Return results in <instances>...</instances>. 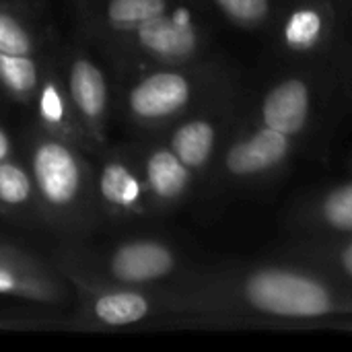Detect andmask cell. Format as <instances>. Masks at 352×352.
<instances>
[{
	"label": "cell",
	"mask_w": 352,
	"mask_h": 352,
	"mask_svg": "<svg viewBox=\"0 0 352 352\" xmlns=\"http://www.w3.org/2000/svg\"><path fill=\"white\" fill-rule=\"evenodd\" d=\"M29 107H33L35 126L91 153L87 136L82 132V126H80V122L74 113V107L70 103V97H68V89L64 82V74H62L60 47H54L50 39L45 45L37 89L33 93Z\"/></svg>",
	"instance_id": "9a60e30c"
},
{
	"label": "cell",
	"mask_w": 352,
	"mask_h": 352,
	"mask_svg": "<svg viewBox=\"0 0 352 352\" xmlns=\"http://www.w3.org/2000/svg\"><path fill=\"white\" fill-rule=\"evenodd\" d=\"M295 237H334L352 233V175L299 196L285 217Z\"/></svg>",
	"instance_id": "5bb4252c"
},
{
	"label": "cell",
	"mask_w": 352,
	"mask_h": 352,
	"mask_svg": "<svg viewBox=\"0 0 352 352\" xmlns=\"http://www.w3.org/2000/svg\"><path fill=\"white\" fill-rule=\"evenodd\" d=\"M237 31L266 35L289 0H196Z\"/></svg>",
	"instance_id": "ffe728a7"
},
{
	"label": "cell",
	"mask_w": 352,
	"mask_h": 352,
	"mask_svg": "<svg viewBox=\"0 0 352 352\" xmlns=\"http://www.w3.org/2000/svg\"><path fill=\"white\" fill-rule=\"evenodd\" d=\"M303 151L305 146L293 136L243 116L202 188L210 198H237L266 190L289 173Z\"/></svg>",
	"instance_id": "52a82bcc"
},
{
	"label": "cell",
	"mask_w": 352,
	"mask_h": 352,
	"mask_svg": "<svg viewBox=\"0 0 352 352\" xmlns=\"http://www.w3.org/2000/svg\"><path fill=\"white\" fill-rule=\"evenodd\" d=\"M6 328H12V326H10V324H6V322H2V320H0V330H6Z\"/></svg>",
	"instance_id": "d4e9b609"
},
{
	"label": "cell",
	"mask_w": 352,
	"mask_h": 352,
	"mask_svg": "<svg viewBox=\"0 0 352 352\" xmlns=\"http://www.w3.org/2000/svg\"><path fill=\"white\" fill-rule=\"evenodd\" d=\"M0 212L14 219L39 217L33 177L21 155L0 163Z\"/></svg>",
	"instance_id": "44dd1931"
},
{
	"label": "cell",
	"mask_w": 352,
	"mask_h": 352,
	"mask_svg": "<svg viewBox=\"0 0 352 352\" xmlns=\"http://www.w3.org/2000/svg\"><path fill=\"white\" fill-rule=\"evenodd\" d=\"M136 146L157 217L179 208L200 188L196 175L182 163V159L165 144L161 136L142 140Z\"/></svg>",
	"instance_id": "e0dca14e"
},
{
	"label": "cell",
	"mask_w": 352,
	"mask_h": 352,
	"mask_svg": "<svg viewBox=\"0 0 352 352\" xmlns=\"http://www.w3.org/2000/svg\"><path fill=\"white\" fill-rule=\"evenodd\" d=\"M344 99L351 95L338 58L278 64L258 87H250L243 116L307 146L334 122Z\"/></svg>",
	"instance_id": "7a4b0ae2"
},
{
	"label": "cell",
	"mask_w": 352,
	"mask_h": 352,
	"mask_svg": "<svg viewBox=\"0 0 352 352\" xmlns=\"http://www.w3.org/2000/svg\"><path fill=\"white\" fill-rule=\"evenodd\" d=\"M54 268L68 285L95 287L173 285L192 272L184 254L157 237H134L101 250L64 248L56 252Z\"/></svg>",
	"instance_id": "5b68a950"
},
{
	"label": "cell",
	"mask_w": 352,
	"mask_h": 352,
	"mask_svg": "<svg viewBox=\"0 0 352 352\" xmlns=\"http://www.w3.org/2000/svg\"><path fill=\"white\" fill-rule=\"evenodd\" d=\"M12 157H19V151H16V142L14 138L10 136V132L0 124V163L2 161H8Z\"/></svg>",
	"instance_id": "cb8c5ba5"
},
{
	"label": "cell",
	"mask_w": 352,
	"mask_h": 352,
	"mask_svg": "<svg viewBox=\"0 0 352 352\" xmlns=\"http://www.w3.org/2000/svg\"><path fill=\"white\" fill-rule=\"evenodd\" d=\"M62 74L70 103L82 126L91 153L109 146V122L113 113V91L103 66L80 45L60 47Z\"/></svg>",
	"instance_id": "7c38bea8"
},
{
	"label": "cell",
	"mask_w": 352,
	"mask_h": 352,
	"mask_svg": "<svg viewBox=\"0 0 352 352\" xmlns=\"http://www.w3.org/2000/svg\"><path fill=\"white\" fill-rule=\"evenodd\" d=\"M0 295L62 307L70 301L68 280L43 262H0Z\"/></svg>",
	"instance_id": "ac0fdd59"
},
{
	"label": "cell",
	"mask_w": 352,
	"mask_h": 352,
	"mask_svg": "<svg viewBox=\"0 0 352 352\" xmlns=\"http://www.w3.org/2000/svg\"><path fill=\"white\" fill-rule=\"evenodd\" d=\"M349 167H351V171H352V155L349 157Z\"/></svg>",
	"instance_id": "484cf974"
},
{
	"label": "cell",
	"mask_w": 352,
	"mask_h": 352,
	"mask_svg": "<svg viewBox=\"0 0 352 352\" xmlns=\"http://www.w3.org/2000/svg\"><path fill=\"white\" fill-rule=\"evenodd\" d=\"M179 283L159 287L70 285L76 295V309L68 328L78 332H118L169 318L186 320Z\"/></svg>",
	"instance_id": "9c48e42d"
},
{
	"label": "cell",
	"mask_w": 352,
	"mask_h": 352,
	"mask_svg": "<svg viewBox=\"0 0 352 352\" xmlns=\"http://www.w3.org/2000/svg\"><path fill=\"white\" fill-rule=\"evenodd\" d=\"M93 192L97 212L111 223H132L157 217L140 169L138 146L126 144L101 153L93 167Z\"/></svg>",
	"instance_id": "4fadbf2b"
},
{
	"label": "cell",
	"mask_w": 352,
	"mask_h": 352,
	"mask_svg": "<svg viewBox=\"0 0 352 352\" xmlns=\"http://www.w3.org/2000/svg\"><path fill=\"white\" fill-rule=\"evenodd\" d=\"M31 171L39 219L64 233H85L97 223L93 165L87 151L31 126L23 136V155Z\"/></svg>",
	"instance_id": "277c9868"
},
{
	"label": "cell",
	"mask_w": 352,
	"mask_h": 352,
	"mask_svg": "<svg viewBox=\"0 0 352 352\" xmlns=\"http://www.w3.org/2000/svg\"><path fill=\"white\" fill-rule=\"evenodd\" d=\"M0 262H14V264H37L41 262L37 256H33L27 250H21L16 245H10L0 239Z\"/></svg>",
	"instance_id": "7402d4cb"
},
{
	"label": "cell",
	"mask_w": 352,
	"mask_h": 352,
	"mask_svg": "<svg viewBox=\"0 0 352 352\" xmlns=\"http://www.w3.org/2000/svg\"><path fill=\"white\" fill-rule=\"evenodd\" d=\"M186 320L219 326H332L352 318V285L272 260L225 264L182 278Z\"/></svg>",
	"instance_id": "6da1fadb"
},
{
	"label": "cell",
	"mask_w": 352,
	"mask_h": 352,
	"mask_svg": "<svg viewBox=\"0 0 352 352\" xmlns=\"http://www.w3.org/2000/svg\"><path fill=\"white\" fill-rule=\"evenodd\" d=\"M338 64H340L342 78L346 82V89H349V95H351L352 99V31L349 33L346 41L342 43V50H340V56H338Z\"/></svg>",
	"instance_id": "603a6c76"
},
{
	"label": "cell",
	"mask_w": 352,
	"mask_h": 352,
	"mask_svg": "<svg viewBox=\"0 0 352 352\" xmlns=\"http://www.w3.org/2000/svg\"><path fill=\"white\" fill-rule=\"evenodd\" d=\"M241 78L243 74L219 56L140 70L126 76L120 116L132 130L155 136Z\"/></svg>",
	"instance_id": "3957f363"
},
{
	"label": "cell",
	"mask_w": 352,
	"mask_h": 352,
	"mask_svg": "<svg viewBox=\"0 0 352 352\" xmlns=\"http://www.w3.org/2000/svg\"><path fill=\"white\" fill-rule=\"evenodd\" d=\"M352 285V233L334 237H295L274 256Z\"/></svg>",
	"instance_id": "d6986e66"
},
{
	"label": "cell",
	"mask_w": 352,
	"mask_h": 352,
	"mask_svg": "<svg viewBox=\"0 0 352 352\" xmlns=\"http://www.w3.org/2000/svg\"><path fill=\"white\" fill-rule=\"evenodd\" d=\"M50 31L27 0H0V91L31 105Z\"/></svg>",
	"instance_id": "8fae6325"
},
{
	"label": "cell",
	"mask_w": 352,
	"mask_h": 352,
	"mask_svg": "<svg viewBox=\"0 0 352 352\" xmlns=\"http://www.w3.org/2000/svg\"><path fill=\"white\" fill-rule=\"evenodd\" d=\"M212 45L206 10L196 0H182L157 19L107 41L99 50L126 78L148 68L210 58Z\"/></svg>",
	"instance_id": "8992f818"
},
{
	"label": "cell",
	"mask_w": 352,
	"mask_h": 352,
	"mask_svg": "<svg viewBox=\"0 0 352 352\" xmlns=\"http://www.w3.org/2000/svg\"><path fill=\"white\" fill-rule=\"evenodd\" d=\"M352 31V0H289L264 35L270 66L334 60Z\"/></svg>",
	"instance_id": "ba28073f"
},
{
	"label": "cell",
	"mask_w": 352,
	"mask_h": 352,
	"mask_svg": "<svg viewBox=\"0 0 352 352\" xmlns=\"http://www.w3.org/2000/svg\"><path fill=\"white\" fill-rule=\"evenodd\" d=\"M248 91L250 87L241 78L192 109L161 134H155L161 136L165 144L182 159V163L196 175L200 188L206 184L225 142L245 113Z\"/></svg>",
	"instance_id": "30bf717a"
},
{
	"label": "cell",
	"mask_w": 352,
	"mask_h": 352,
	"mask_svg": "<svg viewBox=\"0 0 352 352\" xmlns=\"http://www.w3.org/2000/svg\"><path fill=\"white\" fill-rule=\"evenodd\" d=\"M177 2L182 0H70L80 31L97 50L157 19Z\"/></svg>",
	"instance_id": "2e32d148"
}]
</instances>
